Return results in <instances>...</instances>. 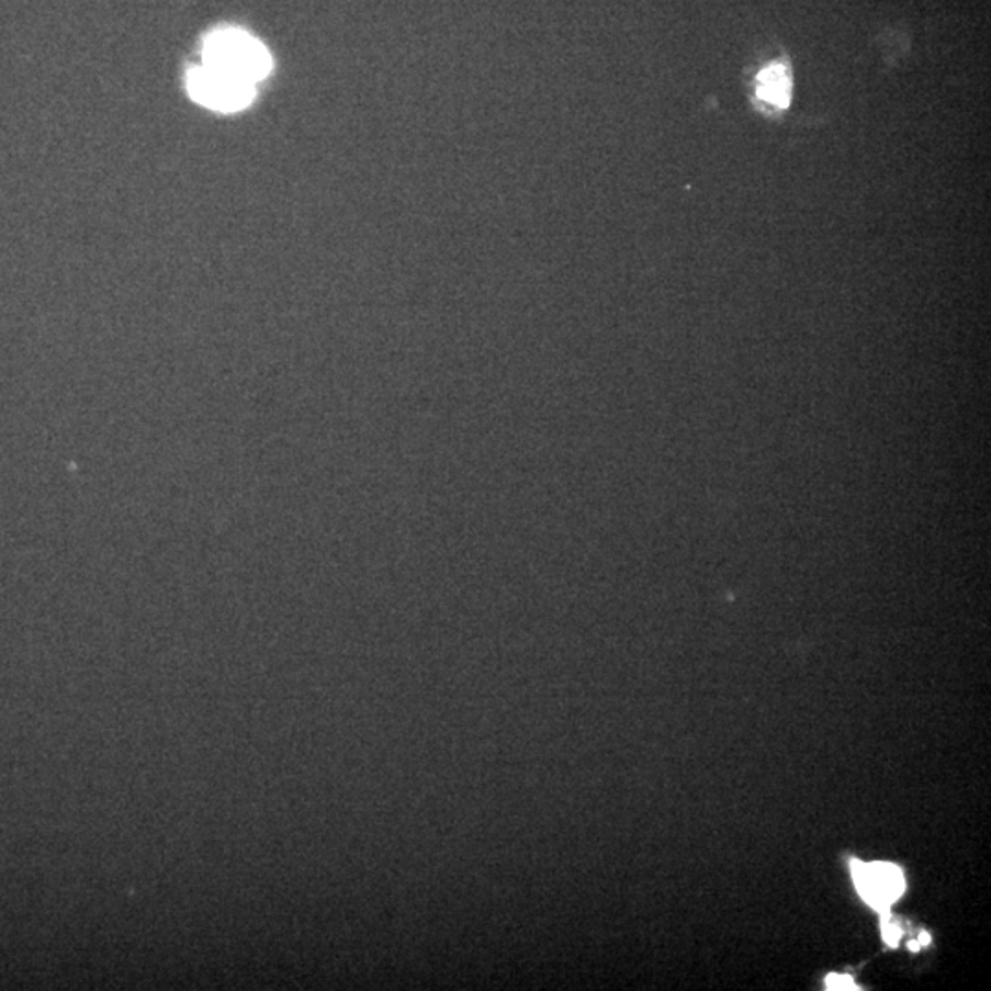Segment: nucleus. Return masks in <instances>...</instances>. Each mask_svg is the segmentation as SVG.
Segmentation results:
<instances>
[{
  "instance_id": "20e7f679",
  "label": "nucleus",
  "mask_w": 991,
  "mask_h": 991,
  "mask_svg": "<svg viewBox=\"0 0 991 991\" xmlns=\"http://www.w3.org/2000/svg\"><path fill=\"white\" fill-rule=\"evenodd\" d=\"M756 94L762 100L767 101V103L780 106V109H786V106L790 105L791 81L786 68L782 65H772L766 70H762L758 74Z\"/></svg>"
},
{
  "instance_id": "f257e3e1",
  "label": "nucleus",
  "mask_w": 991,
  "mask_h": 991,
  "mask_svg": "<svg viewBox=\"0 0 991 991\" xmlns=\"http://www.w3.org/2000/svg\"><path fill=\"white\" fill-rule=\"evenodd\" d=\"M204 65L258 83L272 70V57L252 35L241 30H223L204 43Z\"/></svg>"
},
{
  "instance_id": "423d86ee",
  "label": "nucleus",
  "mask_w": 991,
  "mask_h": 991,
  "mask_svg": "<svg viewBox=\"0 0 991 991\" xmlns=\"http://www.w3.org/2000/svg\"><path fill=\"white\" fill-rule=\"evenodd\" d=\"M826 990L856 991L859 990V988H857L856 982H854L851 975L830 973L829 977H826Z\"/></svg>"
},
{
  "instance_id": "39448f33",
  "label": "nucleus",
  "mask_w": 991,
  "mask_h": 991,
  "mask_svg": "<svg viewBox=\"0 0 991 991\" xmlns=\"http://www.w3.org/2000/svg\"><path fill=\"white\" fill-rule=\"evenodd\" d=\"M881 931H883V938H886L887 944L891 947H897L898 942L902 938V930L898 927L897 924H892L891 914L889 911H881Z\"/></svg>"
},
{
  "instance_id": "0eeeda50",
  "label": "nucleus",
  "mask_w": 991,
  "mask_h": 991,
  "mask_svg": "<svg viewBox=\"0 0 991 991\" xmlns=\"http://www.w3.org/2000/svg\"><path fill=\"white\" fill-rule=\"evenodd\" d=\"M919 944H920V947L930 946V944H931L930 933H925V931H924V933H920Z\"/></svg>"
},
{
  "instance_id": "6e6552de",
  "label": "nucleus",
  "mask_w": 991,
  "mask_h": 991,
  "mask_svg": "<svg viewBox=\"0 0 991 991\" xmlns=\"http://www.w3.org/2000/svg\"><path fill=\"white\" fill-rule=\"evenodd\" d=\"M909 949H911V951H919V949H920L919 941L909 942Z\"/></svg>"
},
{
  "instance_id": "f03ea898",
  "label": "nucleus",
  "mask_w": 991,
  "mask_h": 991,
  "mask_svg": "<svg viewBox=\"0 0 991 991\" xmlns=\"http://www.w3.org/2000/svg\"><path fill=\"white\" fill-rule=\"evenodd\" d=\"M188 92L201 105L223 113H236L252 103L256 83L202 65L191 68L188 74Z\"/></svg>"
},
{
  "instance_id": "7ed1b4c3",
  "label": "nucleus",
  "mask_w": 991,
  "mask_h": 991,
  "mask_svg": "<svg viewBox=\"0 0 991 991\" xmlns=\"http://www.w3.org/2000/svg\"><path fill=\"white\" fill-rule=\"evenodd\" d=\"M852 878L857 892L876 911H889L892 903L905 891V878L892 863L851 862Z\"/></svg>"
}]
</instances>
